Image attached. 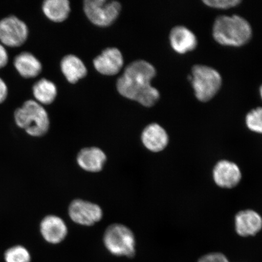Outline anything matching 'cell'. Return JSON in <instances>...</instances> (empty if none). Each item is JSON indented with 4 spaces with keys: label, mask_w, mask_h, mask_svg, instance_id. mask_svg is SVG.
<instances>
[{
    "label": "cell",
    "mask_w": 262,
    "mask_h": 262,
    "mask_svg": "<svg viewBox=\"0 0 262 262\" xmlns=\"http://www.w3.org/2000/svg\"><path fill=\"white\" fill-rule=\"evenodd\" d=\"M16 126L34 137L44 136L49 131L50 120L47 111L37 101H25L14 113Z\"/></svg>",
    "instance_id": "cell-3"
},
{
    "label": "cell",
    "mask_w": 262,
    "mask_h": 262,
    "mask_svg": "<svg viewBox=\"0 0 262 262\" xmlns=\"http://www.w3.org/2000/svg\"><path fill=\"white\" fill-rule=\"evenodd\" d=\"M39 229L42 238L52 245L61 243L68 234L67 224L63 219L56 215H48L42 218Z\"/></svg>",
    "instance_id": "cell-9"
},
{
    "label": "cell",
    "mask_w": 262,
    "mask_h": 262,
    "mask_svg": "<svg viewBox=\"0 0 262 262\" xmlns=\"http://www.w3.org/2000/svg\"><path fill=\"white\" fill-rule=\"evenodd\" d=\"M68 214L75 224L91 227L102 219L103 212L99 205L77 199L72 201L69 206Z\"/></svg>",
    "instance_id": "cell-8"
},
{
    "label": "cell",
    "mask_w": 262,
    "mask_h": 262,
    "mask_svg": "<svg viewBox=\"0 0 262 262\" xmlns=\"http://www.w3.org/2000/svg\"><path fill=\"white\" fill-rule=\"evenodd\" d=\"M245 122L249 129L262 134V107H257L249 111L246 116Z\"/></svg>",
    "instance_id": "cell-21"
},
{
    "label": "cell",
    "mask_w": 262,
    "mask_h": 262,
    "mask_svg": "<svg viewBox=\"0 0 262 262\" xmlns=\"http://www.w3.org/2000/svg\"><path fill=\"white\" fill-rule=\"evenodd\" d=\"M103 244L110 253L117 257L132 258L136 253L135 235L126 226L114 224L104 232Z\"/></svg>",
    "instance_id": "cell-5"
},
{
    "label": "cell",
    "mask_w": 262,
    "mask_h": 262,
    "mask_svg": "<svg viewBox=\"0 0 262 262\" xmlns=\"http://www.w3.org/2000/svg\"><path fill=\"white\" fill-rule=\"evenodd\" d=\"M62 73L68 81L75 84L86 76V66L80 59L74 55H68L62 59L60 64Z\"/></svg>",
    "instance_id": "cell-17"
},
{
    "label": "cell",
    "mask_w": 262,
    "mask_h": 262,
    "mask_svg": "<svg viewBox=\"0 0 262 262\" xmlns=\"http://www.w3.org/2000/svg\"><path fill=\"white\" fill-rule=\"evenodd\" d=\"M42 10L45 16L51 21L63 22L70 15V3L67 0H47L42 5Z\"/></svg>",
    "instance_id": "cell-18"
},
{
    "label": "cell",
    "mask_w": 262,
    "mask_h": 262,
    "mask_svg": "<svg viewBox=\"0 0 262 262\" xmlns=\"http://www.w3.org/2000/svg\"><path fill=\"white\" fill-rule=\"evenodd\" d=\"M8 54L6 49L2 44H0V69L6 67L8 63Z\"/></svg>",
    "instance_id": "cell-24"
},
{
    "label": "cell",
    "mask_w": 262,
    "mask_h": 262,
    "mask_svg": "<svg viewBox=\"0 0 262 262\" xmlns=\"http://www.w3.org/2000/svg\"><path fill=\"white\" fill-rule=\"evenodd\" d=\"M14 65L18 74L25 78L37 77L42 71L40 61L30 52H24L16 55Z\"/></svg>",
    "instance_id": "cell-16"
},
{
    "label": "cell",
    "mask_w": 262,
    "mask_h": 262,
    "mask_svg": "<svg viewBox=\"0 0 262 262\" xmlns=\"http://www.w3.org/2000/svg\"><path fill=\"white\" fill-rule=\"evenodd\" d=\"M29 29L24 21L16 16H8L0 20V41L11 48L21 47L28 38Z\"/></svg>",
    "instance_id": "cell-7"
},
{
    "label": "cell",
    "mask_w": 262,
    "mask_h": 262,
    "mask_svg": "<svg viewBox=\"0 0 262 262\" xmlns=\"http://www.w3.org/2000/svg\"><path fill=\"white\" fill-rule=\"evenodd\" d=\"M141 140L143 146L153 152L162 151L169 142L166 131L157 123H151L146 126L141 135Z\"/></svg>",
    "instance_id": "cell-14"
},
{
    "label": "cell",
    "mask_w": 262,
    "mask_h": 262,
    "mask_svg": "<svg viewBox=\"0 0 262 262\" xmlns=\"http://www.w3.org/2000/svg\"><path fill=\"white\" fill-rule=\"evenodd\" d=\"M107 157L102 149L97 147H87L78 153L77 163L84 171L97 173L102 171Z\"/></svg>",
    "instance_id": "cell-13"
},
{
    "label": "cell",
    "mask_w": 262,
    "mask_h": 262,
    "mask_svg": "<svg viewBox=\"0 0 262 262\" xmlns=\"http://www.w3.org/2000/svg\"><path fill=\"white\" fill-rule=\"evenodd\" d=\"M156 68L145 60H137L124 70L117 82V89L120 95L142 106L152 107L158 102L159 91L151 85L156 75Z\"/></svg>",
    "instance_id": "cell-1"
},
{
    "label": "cell",
    "mask_w": 262,
    "mask_h": 262,
    "mask_svg": "<svg viewBox=\"0 0 262 262\" xmlns=\"http://www.w3.org/2000/svg\"><path fill=\"white\" fill-rule=\"evenodd\" d=\"M94 66L98 73L107 76L119 73L123 66L122 54L117 48L104 49L100 55L94 59Z\"/></svg>",
    "instance_id": "cell-10"
},
{
    "label": "cell",
    "mask_w": 262,
    "mask_h": 262,
    "mask_svg": "<svg viewBox=\"0 0 262 262\" xmlns=\"http://www.w3.org/2000/svg\"><path fill=\"white\" fill-rule=\"evenodd\" d=\"M213 177L216 184L223 188H232L240 182L242 174L236 164L221 160L214 167Z\"/></svg>",
    "instance_id": "cell-11"
},
{
    "label": "cell",
    "mask_w": 262,
    "mask_h": 262,
    "mask_svg": "<svg viewBox=\"0 0 262 262\" xmlns=\"http://www.w3.org/2000/svg\"><path fill=\"white\" fill-rule=\"evenodd\" d=\"M169 42L173 50L179 54L194 51L198 45L194 33L184 26H176L171 29Z\"/></svg>",
    "instance_id": "cell-12"
},
{
    "label": "cell",
    "mask_w": 262,
    "mask_h": 262,
    "mask_svg": "<svg viewBox=\"0 0 262 262\" xmlns=\"http://www.w3.org/2000/svg\"><path fill=\"white\" fill-rule=\"evenodd\" d=\"M3 258L5 262H31L32 255L25 246L15 245L5 251Z\"/></svg>",
    "instance_id": "cell-20"
},
{
    "label": "cell",
    "mask_w": 262,
    "mask_h": 262,
    "mask_svg": "<svg viewBox=\"0 0 262 262\" xmlns=\"http://www.w3.org/2000/svg\"><path fill=\"white\" fill-rule=\"evenodd\" d=\"M203 3L209 8L229 9L236 7L242 3L241 0H204Z\"/></svg>",
    "instance_id": "cell-22"
},
{
    "label": "cell",
    "mask_w": 262,
    "mask_h": 262,
    "mask_svg": "<svg viewBox=\"0 0 262 262\" xmlns=\"http://www.w3.org/2000/svg\"><path fill=\"white\" fill-rule=\"evenodd\" d=\"M235 230L241 236H253L262 228V218L257 212L247 209L235 215Z\"/></svg>",
    "instance_id": "cell-15"
},
{
    "label": "cell",
    "mask_w": 262,
    "mask_h": 262,
    "mask_svg": "<svg viewBox=\"0 0 262 262\" xmlns=\"http://www.w3.org/2000/svg\"><path fill=\"white\" fill-rule=\"evenodd\" d=\"M198 262H229L228 258L221 253H211L203 255Z\"/></svg>",
    "instance_id": "cell-23"
},
{
    "label": "cell",
    "mask_w": 262,
    "mask_h": 262,
    "mask_svg": "<svg viewBox=\"0 0 262 262\" xmlns=\"http://www.w3.org/2000/svg\"><path fill=\"white\" fill-rule=\"evenodd\" d=\"M212 36L216 42L224 47H242L251 41L253 29L240 15H221L213 24Z\"/></svg>",
    "instance_id": "cell-2"
},
{
    "label": "cell",
    "mask_w": 262,
    "mask_h": 262,
    "mask_svg": "<svg viewBox=\"0 0 262 262\" xmlns=\"http://www.w3.org/2000/svg\"><path fill=\"white\" fill-rule=\"evenodd\" d=\"M189 78L196 99L202 103L211 100L222 86L221 74L208 66L194 65Z\"/></svg>",
    "instance_id": "cell-4"
},
{
    "label": "cell",
    "mask_w": 262,
    "mask_h": 262,
    "mask_svg": "<svg viewBox=\"0 0 262 262\" xmlns=\"http://www.w3.org/2000/svg\"><path fill=\"white\" fill-rule=\"evenodd\" d=\"M259 93H260V97H261V100H262V85H261V86L260 87V89H259Z\"/></svg>",
    "instance_id": "cell-26"
},
{
    "label": "cell",
    "mask_w": 262,
    "mask_h": 262,
    "mask_svg": "<svg viewBox=\"0 0 262 262\" xmlns=\"http://www.w3.org/2000/svg\"><path fill=\"white\" fill-rule=\"evenodd\" d=\"M83 9L92 24L99 27H107L119 17L122 5L116 1L86 0L83 3Z\"/></svg>",
    "instance_id": "cell-6"
},
{
    "label": "cell",
    "mask_w": 262,
    "mask_h": 262,
    "mask_svg": "<svg viewBox=\"0 0 262 262\" xmlns=\"http://www.w3.org/2000/svg\"><path fill=\"white\" fill-rule=\"evenodd\" d=\"M32 90L37 102L40 104L48 105L53 103L57 96L55 84L46 78L38 81L33 86Z\"/></svg>",
    "instance_id": "cell-19"
},
{
    "label": "cell",
    "mask_w": 262,
    "mask_h": 262,
    "mask_svg": "<svg viewBox=\"0 0 262 262\" xmlns=\"http://www.w3.org/2000/svg\"><path fill=\"white\" fill-rule=\"evenodd\" d=\"M8 89L4 80L0 78V104L4 102L8 97Z\"/></svg>",
    "instance_id": "cell-25"
}]
</instances>
